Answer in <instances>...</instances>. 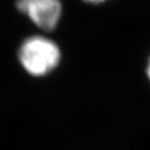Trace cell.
Masks as SVG:
<instances>
[{"label":"cell","instance_id":"4","mask_svg":"<svg viewBox=\"0 0 150 150\" xmlns=\"http://www.w3.org/2000/svg\"><path fill=\"white\" fill-rule=\"evenodd\" d=\"M146 73H147V76L150 80V57H149V61H148V65H147V69H146Z\"/></svg>","mask_w":150,"mask_h":150},{"label":"cell","instance_id":"2","mask_svg":"<svg viewBox=\"0 0 150 150\" xmlns=\"http://www.w3.org/2000/svg\"><path fill=\"white\" fill-rule=\"evenodd\" d=\"M15 7L37 31L52 35L64 16L63 0H16Z\"/></svg>","mask_w":150,"mask_h":150},{"label":"cell","instance_id":"3","mask_svg":"<svg viewBox=\"0 0 150 150\" xmlns=\"http://www.w3.org/2000/svg\"><path fill=\"white\" fill-rule=\"evenodd\" d=\"M80 2H82L83 4H88V5H97L100 4V3L105 2L106 0H79Z\"/></svg>","mask_w":150,"mask_h":150},{"label":"cell","instance_id":"1","mask_svg":"<svg viewBox=\"0 0 150 150\" xmlns=\"http://www.w3.org/2000/svg\"><path fill=\"white\" fill-rule=\"evenodd\" d=\"M16 57L21 70L28 77L43 79L61 67L63 50L51 35L35 31L19 44Z\"/></svg>","mask_w":150,"mask_h":150}]
</instances>
